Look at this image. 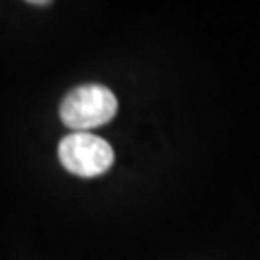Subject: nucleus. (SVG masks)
Instances as JSON below:
<instances>
[{"mask_svg": "<svg viewBox=\"0 0 260 260\" xmlns=\"http://www.w3.org/2000/svg\"><path fill=\"white\" fill-rule=\"evenodd\" d=\"M117 98L104 85H80L63 98L59 115L61 121L74 133H87L91 128L104 126L115 117Z\"/></svg>", "mask_w": 260, "mask_h": 260, "instance_id": "nucleus-1", "label": "nucleus"}, {"mask_svg": "<svg viewBox=\"0 0 260 260\" xmlns=\"http://www.w3.org/2000/svg\"><path fill=\"white\" fill-rule=\"evenodd\" d=\"M59 160L70 174L80 178H95L109 172L115 152L102 137L91 133H70L59 143Z\"/></svg>", "mask_w": 260, "mask_h": 260, "instance_id": "nucleus-2", "label": "nucleus"}, {"mask_svg": "<svg viewBox=\"0 0 260 260\" xmlns=\"http://www.w3.org/2000/svg\"><path fill=\"white\" fill-rule=\"evenodd\" d=\"M30 5H37V7H44V5H48L50 3V0H28Z\"/></svg>", "mask_w": 260, "mask_h": 260, "instance_id": "nucleus-3", "label": "nucleus"}]
</instances>
